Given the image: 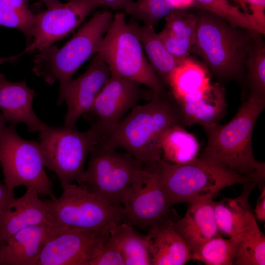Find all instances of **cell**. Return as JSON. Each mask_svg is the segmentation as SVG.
Returning a JSON list of instances; mask_svg holds the SVG:
<instances>
[{
  "instance_id": "obj_21",
  "label": "cell",
  "mask_w": 265,
  "mask_h": 265,
  "mask_svg": "<svg viewBox=\"0 0 265 265\" xmlns=\"http://www.w3.org/2000/svg\"><path fill=\"white\" fill-rule=\"evenodd\" d=\"M168 219L150 229L146 235L152 265H183L191 260V252Z\"/></svg>"
},
{
  "instance_id": "obj_9",
  "label": "cell",
  "mask_w": 265,
  "mask_h": 265,
  "mask_svg": "<svg viewBox=\"0 0 265 265\" xmlns=\"http://www.w3.org/2000/svg\"><path fill=\"white\" fill-rule=\"evenodd\" d=\"M0 164L9 191L23 186L35 189L39 195L55 197L39 143L21 138L14 125L6 126L0 133Z\"/></svg>"
},
{
  "instance_id": "obj_16",
  "label": "cell",
  "mask_w": 265,
  "mask_h": 265,
  "mask_svg": "<svg viewBox=\"0 0 265 265\" xmlns=\"http://www.w3.org/2000/svg\"><path fill=\"white\" fill-rule=\"evenodd\" d=\"M38 224L57 226L48 200L40 199L35 189L27 188L23 196L14 197L0 212V240L6 242L20 230Z\"/></svg>"
},
{
  "instance_id": "obj_7",
  "label": "cell",
  "mask_w": 265,
  "mask_h": 265,
  "mask_svg": "<svg viewBox=\"0 0 265 265\" xmlns=\"http://www.w3.org/2000/svg\"><path fill=\"white\" fill-rule=\"evenodd\" d=\"M62 188L59 197L47 200L56 225L110 233L125 222L122 205L110 204L82 186L70 183Z\"/></svg>"
},
{
  "instance_id": "obj_19",
  "label": "cell",
  "mask_w": 265,
  "mask_h": 265,
  "mask_svg": "<svg viewBox=\"0 0 265 265\" xmlns=\"http://www.w3.org/2000/svg\"><path fill=\"white\" fill-rule=\"evenodd\" d=\"M185 216L173 223L191 253L207 241L220 236L215 219L212 199L188 203Z\"/></svg>"
},
{
  "instance_id": "obj_1",
  "label": "cell",
  "mask_w": 265,
  "mask_h": 265,
  "mask_svg": "<svg viewBox=\"0 0 265 265\" xmlns=\"http://www.w3.org/2000/svg\"><path fill=\"white\" fill-rule=\"evenodd\" d=\"M175 125L186 126L174 98L167 94H152L148 102L134 106L112 132L99 142L116 149H123L149 165L162 161L160 137L166 129Z\"/></svg>"
},
{
  "instance_id": "obj_14",
  "label": "cell",
  "mask_w": 265,
  "mask_h": 265,
  "mask_svg": "<svg viewBox=\"0 0 265 265\" xmlns=\"http://www.w3.org/2000/svg\"><path fill=\"white\" fill-rule=\"evenodd\" d=\"M109 233L65 229L46 243L36 265H90L102 239Z\"/></svg>"
},
{
  "instance_id": "obj_24",
  "label": "cell",
  "mask_w": 265,
  "mask_h": 265,
  "mask_svg": "<svg viewBox=\"0 0 265 265\" xmlns=\"http://www.w3.org/2000/svg\"><path fill=\"white\" fill-rule=\"evenodd\" d=\"M150 60V64L161 81L169 84L170 76L181 61L167 49L151 26H141L130 22Z\"/></svg>"
},
{
  "instance_id": "obj_4",
  "label": "cell",
  "mask_w": 265,
  "mask_h": 265,
  "mask_svg": "<svg viewBox=\"0 0 265 265\" xmlns=\"http://www.w3.org/2000/svg\"><path fill=\"white\" fill-rule=\"evenodd\" d=\"M158 166L170 207L180 203L212 199L227 187L254 182L250 177L201 157L181 164L162 161Z\"/></svg>"
},
{
  "instance_id": "obj_34",
  "label": "cell",
  "mask_w": 265,
  "mask_h": 265,
  "mask_svg": "<svg viewBox=\"0 0 265 265\" xmlns=\"http://www.w3.org/2000/svg\"><path fill=\"white\" fill-rule=\"evenodd\" d=\"M119 247L110 234L102 239L90 265H124Z\"/></svg>"
},
{
  "instance_id": "obj_13",
  "label": "cell",
  "mask_w": 265,
  "mask_h": 265,
  "mask_svg": "<svg viewBox=\"0 0 265 265\" xmlns=\"http://www.w3.org/2000/svg\"><path fill=\"white\" fill-rule=\"evenodd\" d=\"M99 6L97 0H70L35 15L33 40L22 53L37 52L67 36Z\"/></svg>"
},
{
  "instance_id": "obj_28",
  "label": "cell",
  "mask_w": 265,
  "mask_h": 265,
  "mask_svg": "<svg viewBox=\"0 0 265 265\" xmlns=\"http://www.w3.org/2000/svg\"><path fill=\"white\" fill-rule=\"evenodd\" d=\"M240 235L238 250L233 265H265V236L253 214Z\"/></svg>"
},
{
  "instance_id": "obj_46",
  "label": "cell",
  "mask_w": 265,
  "mask_h": 265,
  "mask_svg": "<svg viewBox=\"0 0 265 265\" xmlns=\"http://www.w3.org/2000/svg\"></svg>"
},
{
  "instance_id": "obj_25",
  "label": "cell",
  "mask_w": 265,
  "mask_h": 265,
  "mask_svg": "<svg viewBox=\"0 0 265 265\" xmlns=\"http://www.w3.org/2000/svg\"><path fill=\"white\" fill-rule=\"evenodd\" d=\"M162 160L166 163L181 164L197 157L199 144L195 137L181 125L166 129L159 140Z\"/></svg>"
},
{
  "instance_id": "obj_2",
  "label": "cell",
  "mask_w": 265,
  "mask_h": 265,
  "mask_svg": "<svg viewBox=\"0 0 265 265\" xmlns=\"http://www.w3.org/2000/svg\"><path fill=\"white\" fill-rule=\"evenodd\" d=\"M265 107V98L249 95L228 123L203 128L208 141L200 157L252 178L261 188L265 186V164L255 159L252 143L255 123Z\"/></svg>"
},
{
  "instance_id": "obj_31",
  "label": "cell",
  "mask_w": 265,
  "mask_h": 265,
  "mask_svg": "<svg viewBox=\"0 0 265 265\" xmlns=\"http://www.w3.org/2000/svg\"><path fill=\"white\" fill-rule=\"evenodd\" d=\"M195 8L216 14L234 26L257 32L252 23L250 14L242 11L227 0H195Z\"/></svg>"
},
{
  "instance_id": "obj_15",
  "label": "cell",
  "mask_w": 265,
  "mask_h": 265,
  "mask_svg": "<svg viewBox=\"0 0 265 265\" xmlns=\"http://www.w3.org/2000/svg\"><path fill=\"white\" fill-rule=\"evenodd\" d=\"M110 76L108 67L97 54L87 70L70 81L57 101L58 105L64 101L67 105L64 127L76 130L78 119L89 112L97 96Z\"/></svg>"
},
{
  "instance_id": "obj_11",
  "label": "cell",
  "mask_w": 265,
  "mask_h": 265,
  "mask_svg": "<svg viewBox=\"0 0 265 265\" xmlns=\"http://www.w3.org/2000/svg\"><path fill=\"white\" fill-rule=\"evenodd\" d=\"M159 163L145 165L135 175L122 201L125 222L147 231L176 215L167 201Z\"/></svg>"
},
{
  "instance_id": "obj_5",
  "label": "cell",
  "mask_w": 265,
  "mask_h": 265,
  "mask_svg": "<svg viewBox=\"0 0 265 265\" xmlns=\"http://www.w3.org/2000/svg\"><path fill=\"white\" fill-rule=\"evenodd\" d=\"M113 17L111 11L98 12L61 48L51 45L34 56L33 71L49 84L58 81L59 97L75 72L96 53Z\"/></svg>"
},
{
  "instance_id": "obj_18",
  "label": "cell",
  "mask_w": 265,
  "mask_h": 265,
  "mask_svg": "<svg viewBox=\"0 0 265 265\" xmlns=\"http://www.w3.org/2000/svg\"><path fill=\"white\" fill-rule=\"evenodd\" d=\"M35 95L25 80L11 82L0 73V112L10 124L25 123L32 132H39L47 125L38 118L32 108Z\"/></svg>"
},
{
  "instance_id": "obj_17",
  "label": "cell",
  "mask_w": 265,
  "mask_h": 265,
  "mask_svg": "<svg viewBox=\"0 0 265 265\" xmlns=\"http://www.w3.org/2000/svg\"><path fill=\"white\" fill-rule=\"evenodd\" d=\"M174 99L180 108L186 126L199 124L204 128L218 124L227 107L225 89L217 83Z\"/></svg>"
},
{
  "instance_id": "obj_10",
  "label": "cell",
  "mask_w": 265,
  "mask_h": 265,
  "mask_svg": "<svg viewBox=\"0 0 265 265\" xmlns=\"http://www.w3.org/2000/svg\"><path fill=\"white\" fill-rule=\"evenodd\" d=\"M89 156L81 186L110 204L122 205L125 192L145 164L126 152H118L99 141Z\"/></svg>"
},
{
  "instance_id": "obj_43",
  "label": "cell",
  "mask_w": 265,
  "mask_h": 265,
  "mask_svg": "<svg viewBox=\"0 0 265 265\" xmlns=\"http://www.w3.org/2000/svg\"><path fill=\"white\" fill-rule=\"evenodd\" d=\"M23 53H22L10 57H0V65L7 62H14L17 60Z\"/></svg>"
},
{
  "instance_id": "obj_23",
  "label": "cell",
  "mask_w": 265,
  "mask_h": 265,
  "mask_svg": "<svg viewBox=\"0 0 265 265\" xmlns=\"http://www.w3.org/2000/svg\"><path fill=\"white\" fill-rule=\"evenodd\" d=\"M243 185L242 192L238 197H223L219 201H214V216L219 231L229 238L239 235L253 214L249 197L257 185L253 182Z\"/></svg>"
},
{
  "instance_id": "obj_6",
  "label": "cell",
  "mask_w": 265,
  "mask_h": 265,
  "mask_svg": "<svg viewBox=\"0 0 265 265\" xmlns=\"http://www.w3.org/2000/svg\"><path fill=\"white\" fill-rule=\"evenodd\" d=\"M142 44L123 13L113 16L96 53L111 75L136 82L152 94H166L163 84L146 59Z\"/></svg>"
},
{
  "instance_id": "obj_44",
  "label": "cell",
  "mask_w": 265,
  "mask_h": 265,
  "mask_svg": "<svg viewBox=\"0 0 265 265\" xmlns=\"http://www.w3.org/2000/svg\"><path fill=\"white\" fill-rule=\"evenodd\" d=\"M235 2L237 3L240 8L243 10V12L246 13H248V8L246 0H232Z\"/></svg>"
},
{
  "instance_id": "obj_38",
  "label": "cell",
  "mask_w": 265,
  "mask_h": 265,
  "mask_svg": "<svg viewBox=\"0 0 265 265\" xmlns=\"http://www.w3.org/2000/svg\"><path fill=\"white\" fill-rule=\"evenodd\" d=\"M255 213L256 217L258 220L261 221H265V187L261 188V193L259 197L255 209Z\"/></svg>"
},
{
  "instance_id": "obj_30",
  "label": "cell",
  "mask_w": 265,
  "mask_h": 265,
  "mask_svg": "<svg viewBox=\"0 0 265 265\" xmlns=\"http://www.w3.org/2000/svg\"><path fill=\"white\" fill-rule=\"evenodd\" d=\"M240 235L228 239L221 236L207 241L191 253L192 259L207 265H231L236 257Z\"/></svg>"
},
{
  "instance_id": "obj_35",
  "label": "cell",
  "mask_w": 265,
  "mask_h": 265,
  "mask_svg": "<svg viewBox=\"0 0 265 265\" xmlns=\"http://www.w3.org/2000/svg\"><path fill=\"white\" fill-rule=\"evenodd\" d=\"M251 11L252 23L257 32L265 34V0H246Z\"/></svg>"
},
{
  "instance_id": "obj_39",
  "label": "cell",
  "mask_w": 265,
  "mask_h": 265,
  "mask_svg": "<svg viewBox=\"0 0 265 265\" xmlns=\"http://www.w3.org/2000/svg\"><path fill=\"white\" fill-rule=\"evenodd\" d=\"M14 197L13 192L9 191L4 184L0 183V212Z\"/></svg>"
},
{
  "instance_id": "obj_26",
  "label": "cell",
  "mask_w": 265,
  "mask_h": 265,
  "mask_svg": "<svg viewBox=\"0 0 265 265\" xmlns=\"http://www.w3.org/2000/svg\"><path fill=\"white\" fill-rule=\"evenodd\" d=\"M210 84L205 67L189 57L181 61L171 73L168 85L177 99L203 89Z\"/></svg>"
},
{
  "instance_id": "obj_37",
  "label": "cell",
  "mask_w": 265,
  "mask_h": 265,
  "mask_svg": "<svg viewBox=\"0 0 265 265\" xmlns=\"http://www.w3.org/2000/svg\"><path fill=\"white\" fill-rule=\"evenodd\" d=\"M100 6L114 10H124L132 0H97Z\"/></svg>"
},
{
  "instance_id": "obj_29",
  "label": "cell",
  "mask_w": 265,
  "mask_h": 265,
  "mask_svg": "<svg viewBox=\"0 0 265 265\" xmlns=\"http://www.w3.org/2000/svg\"><path fill=\"white\" fill-rule=\"evenodd\" d=\"M255 31L245 63V77L249 95L265 98V44Z\"/></svg>"
},
{
  "instance_id": "obj_32",
  "label": "cell",
  "mask_w": 265,
  "mask_h": 265,
  "mask_svg": "<svg viewBox=\"0 0 265 265\" xmlns=\"http://www.w3.org/2000/svg\"><path fill=\"white\" fill-rule=\"evenodd\" d=\"M174 9L168 0H137L132 1L125 8V13L143 22L144 25L154 26L162 18Z\"/></svg>"
},
{
  "instance_id": "obj_40",
  "label": "cell",
  "mask_w": 265,
  "mask_h": 265,
  "mask_svg": "<svg viewBox=\"0 0 265 265\" xmlns=\"http://www.w3.org/2000/svg\"><path fill=\"white\" fill-rule=\"evenodd\" d=\"M174 10H188L195 8V0H168Z\"/></svg>"
},
{
  "instance_id": "obj_20",
  "label": "cell",
  "mask_w": 265,
  "mask_h": 265,
  "mask_svg": "<svg viewBox=\"0 0 265 265\" xmlns=\"http://www.w3.org/2000/svg\"><path fill=\"white\" fill-rule=\"evenodd\" d=\"M67 228L38 224L20 230L6 242L5 265H36L46 243Z\"/></svg>"
},
{
  "instance_id": "obj_45",
  "label": "cell",
  "mask_w": 265,
  "mask_h": 265,
  "mask_svg": "<svg viewBox=\"0 0 265 265\" xmlns=\"http://www.w3.org/2000/svg\"><path fill=\"white\" fill-rule=\"evenodd\" d=\"M6 123L7 122L5 120L1 113L0 112V133L4 127L6 126Z\"/></svg>"
},
{
  "instance_id": "obj_3",
  "label": "cell",
  "mask_w": 265,
  "mask_h": 265,
  "mask_svg": "<svg viewBox=\"0 0 265 265\" xmlns=\"http://www.w3.org/2000/svg\"><path fill=\"white\" fill-rule=\"evenodd\" d=\"M194 9L197 26L191 53L199 56L219 80L242 84L245 60L256 31L234 26L216 14Z\"/></svg>"
},
{
  "instance_id": "obj_41",
  "label": "cell",
  "mask_w": 265,
  "mask_h": 265,
  "mask_svg": "<svg viewBox=\"0 0 265 265\" xmlns=\"http://www.w3.org/2000/svg\"><path fill=\"white\" fill-rule=\"evenodd\" d=\"M6 242L0 240V265H5Z\"/></svg>"
},
{
  "instance_id": "obj_36",
  "label": "cell",
  "mask_w": 265,
  "mask_h": 265,
  "mask_svg": "<svg viewBox=\"0 0 265 265\" xmlns=\"http://www.w3.org/2000/svg\"><path fill=\"white\" fill-rule=\"evenodd\" d=\"M29 0H0V8L5 9H29Z\"/></svg>"
},
{
  "instance_id": "obj_8",
  "label": "cell",
  "mask_w": 265,
  "mask_h": 265,
  "mask_svg": "<svg viewBox=\"0 0 265 265\" xmlns=\"http://www.w3.org/2000/svg\"><path fill=\"white\" fill-rule=\"evenodd\" d=\"M39 145L45 167L55 173L62 187L76 181L82 185L84 164L96 135L91 127L79 132L46 125L39 132Z\"/></svg>"
},
{
  "instance_id": "obj_42",
  "label": "cell",
  "mask_w": 265,
  "mask_h": 265,
  "mask_svg": "<svg viewBox=\"0 0 265 265\" xmlns=\"http://www.w3.org/2000/svg\"><path fill=\"white\" fill-rule=\"evenodd\" d=\"M43 3L47 8H51L60 5L61 3L59 0H38Z\"/></svg>"
},
{
  "instance_id": "obj_27",
  "label": "cell",
  "mask_w": 265,
  "mask_h": 265,
  "mask_svg": "<svg viewBox=\"0 0 265 265\" xmlns=\"http://www.w3.org/2000/svg\"><path fill=\"white\" fill-rule=\"evenodd\" d=\"M118 245L125 265H150L146 235L138 233L133 226L124 222L110 231Z\"/></svg>"
},
{
  "instance_id": "obj_33",
  "label": "cell",
  "mask_w": 265,
  "mask_h": 265,
  "mask_svg": "<svg viewBox=\"0 0 265 265\" xmlns=\"http://www.w3.org/2000/svg\"><path fill=\"white\" fill-rule=\"evenodd\" d=\"M35 15L29 9H16L0 8V25L20 30L27 41L33 33Z\"/></svg>"
},
{
  "instance_id": "obj_22",
  "label": "cell",
  "mask_w": 265,
  "mask_h": 265,
  "mask_svg": "<svg viewBox=\"0 0 265 265\" xmlns=\"http://www.w3.org/2000/svg\"><path fill=\"white\" fill-rule=\"evenodd\" d=\"M165 20L164 28L158 34L168 51L181 61L189 57L195 44L197 16L190 9L174 10Z\"/></svg>"
},
{
  "instance_id": "obj_12",
  "label": "cell",
  "mask_w": 265,
  "mask_h": 265,
  "mask_svg": "<svg viewBox=\"0 0 265 265\" xmlns=\"http://www.w3.org/2000/svg\"><path fill=\"white\" fill-rule=\"evenodd\" d=\"M142 85L111 75L88 112L97 117V122L91 126L95 131L97 141L107 137L125 114L137 106L139 100L147 97Z\"/></svg>"
}]
</instances>
